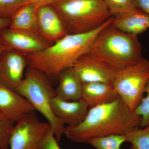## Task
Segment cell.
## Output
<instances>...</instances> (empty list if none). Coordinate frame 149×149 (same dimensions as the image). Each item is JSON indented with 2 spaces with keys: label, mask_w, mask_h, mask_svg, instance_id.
Segmentation results:
<instances>
[{
  "label": "cell",
  "mask_w": 149,
  "mask_h": 149,
  "mask_svg": "<svg viewBox=\"0 0 149 149\" xmlns=\"http://www.w3.org/2000/svg\"><path fill=\"white\" fill-rule=\"evenodd\" d=\"M142 117L130 110L120 97L109 103L89 108L86 117L77 126H66L64 134L78 143H88L97 137L125 135L140 127Z\"/></svg>",
  "instance_id": "cell-1"
},
{
  "label": "cell",
  "mask_w": 149,
  "mask_h": 149,
  "mask_svg": "<svg viewBox=\"0 0 149 149\" xmlns=\"http://www.w3.org/2000/svg\"><path fill=\"white\" fill-rule=\"evenodd\" d=\"M113 17L98 28L82 34H68L45 49L26 56L28 66L42 71L57 83L62 70L73 67L81 56L90 51L98 36L111 24Z\"/></svg>",
  "instance_id": "cell-2"
},
{
  "label": "cell",
  "mask_w": 149,
  "mask_h": 149,
  "mask_svg": "<svg viewBox=\"0 0 149 149\" xmlns=\"http://www.w3.org/2000/svg\"><path fill=\"white\" fill-rule=\"evenodd\" d=\"M111 24L102 30L89 53L117 71L139 62L143 57L142 47L138 36L124 33Z\"/></svg>",
  "instance_id": "cell-3"
},
{
  "label": "cell",
  "mask_w": 149,
  "mask_h": 149,
  "mask_svg": "<svg viewBox=\"0 0 149 149\" xmlns=\"http://www.w3.org/2000/svg\"><path fill=\"white\" fill-rule=\"evenodd\" d=\"M50 5L68 34L91 32L112 17L104 0H55Z\"/></svg>",
  "instance_id": "cell-4"
},
{
  "label": "cell",
  "mask_w": 149,
  "mask_h": 149,
  "mask_svg": "<svg viewBox=\"0 0 149 149\" xmlns=\"http://www.w3.org/2000/svg\"><path fill=\"white\" fill-rule=\"evenodd\" d=\"M54 84L52 80L44 72L28 66L23 80L15 91L27 99L35 111L45 118L58 142L64 134L65 127L51 109V100L56 96Z\"/></svg>",
  "instance_id": "cell-5"
},
{
  "label": "cell",
  "mask_w": 149,
  "mask_h": 149,
  "mask_svg": "<svg viewBox=\"0 0 149 149\" xmlns=\"http://www.w3.org/2000/svg\"><path fill=\"white\" fill-rule=\"evenodd\" d=\"M149 78V61L143 57L135 64L117 70L112 84L123 101L135 111L143 98Z\"/></svg>",
  "instance_id": "cell-6"
},
{
  "label": "cell",
  "mask_w": 149,
  "mask_h": 149,
  "mask_svg": "<svg viewBox=\"0 0 149 149\" xmlns=\"http://www.w3.org/2000/svg\"><path fill=\"white\" fill-rule=\"evenodd\" d=\"M50 128L48 122L40 120L35 111L27 113L14 126L10 138V149H37Z\"/></svg>",
  "instance_id": "cell-7"
},
{
  "label": "cell",
  "mask_w": 149,
  "mask_h": 149,
  "mask_svg": "<svg viewBox=\"0 0 149 149\" xmlns=\"http://www.w3.org/2000/svg\"><path fill=\"white\" fill-rule=\"evenodd\" d=\"M0 40L6 50H15L26 56L44 50L51 46L39 32L9 28L0 32Z\"/></svg>",
  "instance_id": "cell-8"
},
{
  "label": "cell",
  "mask_w": 149,
  "mask_h": 149,
  "mask_svg": "<svg viewBox=\"0 0 149 149\" xmlns=\"http://www.w3.org/2000/svg\"><path fill=\"white\" fill-rule=\"evenodd\" d=\"M28 66L26 55L15 50H5L0 56V84L15 91Z\"/></svg>",
  "instance_id": "cell-9"
},
{
  "label": "cell",
  "mask_w": 149,
  "mask_h": 149,
  "mask_svg": "<svg viewBox=\"0 0 149 149\" xmlns=\"http://www.w3.org/2000/svg\"><path fill=\"white\" fill-rule=\"evenodd\" d=\"M73 68L83 83H112L117 72V70L95 58L89 52L81 56Z\"/></svg>",
  "instance_id": "cell-10"
},
{
  "label": "cell",
  "mask_w": 149,
  "mask_h": 149,
  "mask_svg": "<svg viewBox=\"0 0 149 149\" xmlns=\"http://www.w3.org/2000/svg\"><path fill=\"white\" fill-rule=\"evenodd\" d=\"M38 31L51 45L68 35L61 19L50 5L38 8Z\"/></svg>",
  "instance_id": "cell-11"
},
{
  "label": "cell",
  "mask_w": 149,
  "mask_h": 149,
  "mask_svg": "<svg viewBox=\"0 0 149 149\" xmlns=\"http://www.w3.org/2000/svg\"><path fill=\"white\" fill-rule=\"evenodd\" d=\"M28 100L16 91L0 84V111L13 122L35 111Z\"/></svg>",
  "instance_id": "cell-12"
},
{
  "label": "cell",
  "mask_w": 149,
  "mask_h": 149,
  "mask_svg": "<svg viewBox=\"0 0 149 149\" xmlns=\"http://www.w3.org/2000/svg\"><path fill=\"white\" fill-rule=\"evenodd\" d=\"M51 107L54 115L64 125L73 127L80 124L86 117L89 107L82 99L77 101H65L56 96Z\"/></svg>",
  "instance_id": "cell-13"
},
{
  "label": "cell",
  "mask_w": 149,
  "mask_h": 149,
  "mask_svg": "<svg viewBox=\"0 0 149 149\" xmlns=\"http://www.w3.org/2000/svg\"><path fill=\"white\" fill-rule=\"evenodd\" d=\"M111 24L114 28L124 33L138 36L149 29V15L136 7L113 17Z\"/></svg>",
  "instance_id": "cell-14"
},
{
  "label": "cell",
  "mask_w": 149,
  "mask_h": 149,
  "mask_svg": "<svg viewBox=\"0 0 149 149\" xmlns=\"http://www.w3.org/2000/svg\"><path fill=\"white\" fill-rule=\"evenodd\" d=\"M56 96L65 101H77L82 99L83 83L73 67L62 70L58 78Z\"/></svg>",
  "instance_id": "cell-15"
},
{
  "label": "cell",
  "mask_w": 149,
  "mask_h": 149,
  "mask_svg": "<svg viewBox=\"0 0 149 149\" xmlns=\"http://www.w3.org/2000/svg\"><path fill=\"white\" fill-rule=\"evenodd\" d=\"M111 83H83L82 99L89 108L112 102L118 98Z\"/></svg>",
  "instance_id": "cell-16"
},
{
  "label": "cell",
  "mask_w": 149,
  "mask_h": 149,
  "mask_svg": "<svg viewBox=\"0 0 149 149\" xmlns=\"http://www.w3.org/2000/svg\"><path fill=\"white\" fill-rule=\"evenodd\" d=\"M38 9L37 6L32 3H28L23 6L12 18L11 22L9 28L39 33L38 27Z\"/></svg>",
  "instance_id": "cell-17"
},
{
  "label": "cell",
  "mask_w": 149,
  "mask_h": 149,
  "mask_svg": "<svg viewBox=\"0 0 149 149\" xmlns=\"http://www.w3.org/2000/svg\"><path fill=\"white\" fill-rule=\"evenodd\" d=\"M134 128L125 135L126 142L130 143L131 149H149V125Z\"/></svg>",
  "instance_id": "cell-18"
},
{
  "label": "cell",
  "mask_w": 149,
  "mask_h": 149,
  "mask_svg": "<svg viewBox=\"0 0 149 149\" xmlns=\"http://www.w3.org/2000/svg\"><path fill=\"white\" fill-rule=\"evenodd\" d=\"M125 142V135H112L94 138L88 143L96 149H121V145Z\"/></svg>",
  "instance_id": "cell-19"
},
{
  "label": "cell",
  "mask_w": 149,
  "mask_h": 149,
  "mask_svg": "<svg viewBox=\"0 0 149 149\" xmlns=\"http://www.w3.org/2000/svg\"><path fill=\"white\" fill-rule=\"evenodd\" d=\"M27 0H0V18L11 19Z\"/></svg>",
  "instance_id": "cell-20"
},
{
  "label": "cell",
  "mask_w": 149,
  "mask_h": 149,
  "mask_svg": "<svg viewBox=\"0 0 149 149\" xmlns=\"http://www.w3.org/2000/svg\"><path fill=\"white\" fill-rule=\"evenodd\" d=\"M14 123L0 111V149H9L10 138Z\"/></svg>",
  "instance_id": "cell-21"
},
{
  "label": "cell",
  "mask_w": 149,
  "mask_h": 149,
  "mask_svg": "<svg viewBox=\"0 0 149 149\" xmlns=\"http://www.w3.org/2000/svg\"><path fill=\"white\" fill-rule=\"evenodd\" d=\"M112 16L115 17L136 8L133 0H104Z\"/></svg>",
  "instance_id": "cell-22"
},
{
  "label": "cell",
  "mask_w": 149,
  "mask_h": 149,
  "mask_svg": "<svg viewBox=\"0 0 149 149\" xmlns=\"http://www.w3.org/2000/svg\"><path fill=\"white\" fill-rule=\"evenodd\" d=\"M147 96L142 100L141 104L136 108L135 112L142 117L140 128H144L149 125V78L144 89V93Z\"/></svg>",
  "instance_id": "cell-23"
},
{
  "label": "cell",
  "mask_w": 149,
  "mask_h": 149,
  "mask_svg": "<svg viewBox=\"0 0 149 149\" xmlns=\"http://www.w3.org/2000/svg\"><path fill=\"white\" fill-rule=\"evenodd\" d=\"M37 149H61L51 128L41 140Z\"/></svg>",
  "instance_id": "cell-24"
},
{
  "label": "cell",
  "mask_w": 149,
  "mask_h": 149,
  "mask_svg": "<svg viewBox=\"0 0 149 149\" xmlns=\"http://www.w3.org/2000/svg\"><path fill=\"white\" fill-rule=\"evenodd\" d=\"M136 7L141 9L149 15V0H133Z\"/></svg>",
  "instance_id": "cell-25"
},
{
  "label": "cell",
  "mask_w": 149,
  "mask_h": 149,
  "mask_svg": "<svg viewBox=\"0 0 149 149\" xmlns=\"http://www.w3.org/2000/svg\"><path fill=\"white\" fill-rule=\"evenodd\" d=\"M28 3H32L35 4L39 8L42 6L50 5L55 0H27Z\"/></svg>",
  "instance_id": "cell-26"
},
{
  "label": "cell",
  "mask_w": 149,
  "mask_h": 149,
  "mask_svg": "<svg viewBox=\"0 0 149 149\" xmlns=\"http://www.w3.org/2000/svg\"><path fill=\"white\" fill-rule=\"evenodd\" d=\"M11 19L0 18V32L9 27Z\"/></svg>",
  "instance_id": "cell-27"
},
{
  "label": "cell",
  "mask_w": 149,
  "mask_h": 149,
  "mask_svg": "<svg viewBox=\"0 0 149 149\" xmlns=\"http://www.w3.org/2000/svg\"><path fill=\"white\" fill-rule=\"evenodd\" d=\"M6 49L5 48L4 46H3L1 41L0 40V56L2 54L3 52Z\"/></svg>",
  "instance_id": "cell-28"
}]
</instances>
